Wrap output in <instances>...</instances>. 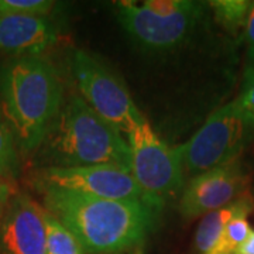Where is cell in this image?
I'll use <instances>...</instances> for the list:
<instances>
[{"instance_id": "30bf717a", "label": "cell", "mask_w": 254, "mask_h": 254, "mask_svg": "<svg viewBox=\"0 0 254 254\" xmlns=\"http://www.w3.org/2000/svg\"><path fill=\"white\" fill-rule=\"evenodd\" d=\"M46 209L27 193L11 196L0 220V247L4 254H47Z\"/></svg>"}, {"instance_id": "4fadbf2b", "label": "cell", "mask_w": 254, "mask_h": 254, "mask_svg": "<svg viewBox=\"0 0 254 254\" xmlns=\"http://www.w3.org/2000/svg\"><path fill=\"white\" fill-rule=\"evenodd\" d=\"M253 1L247 0H215L209 3L215 18L230 34L236 36L245 30L247 16Z\"/></svg>"}, {"instance_id": "e0dca14e", "label": "cell", "mask_w": 254, "mask_h": 254, "mask_svg": "<svg viewBox=\"0 0 254 254\" xmlns=\"http://www.w3.org/2000/svg\"><path fill=\"white\" fill-rule=\"evenodd\" d=\"M54 9V1L48 0H0V13L48 17Z\"/></svg>"}, {"instance_id": "ac0fdd59", "label": "cell", "mask_w": 254, "mask_h": 254, "mask_svg": "<svg viewBox=\"0 0 254 254\" xmlns=\"http://www.w3.org/2000/svg\"><path fill=\"white\" fill-rule=\"evenodd\" d=\"M247 120L254 126V68H247L245 79L242 83V91L236 98Z\"/></svg>"}, {"instance_id": "9c48e42d", "label": "cell", "mask_w": 254, "mask_h": 254, "mask_svg": "<svg viewBox=\"0 0 254 254\" xmlns=\"http://www.w3.org/2000/svg\"><path fill=\"white\" fill-rule=\"evenodd\" d=\"M250 173L240 158L192 177L180 196V212L187 219L225 208L249 190Z\"/></svg>"}, {"instance_id": "2e32d148", "label": "cell", "mask_w": 254, "mask_h": 254, "mask_svg": "<svg viewBox=\"0 0 254 254\" xmlns=\"http://www.w3.org/2000/svg\"><path fill=\"white\" fill-rule=\"evenodd\" d=\"M249 216H236L225 227L218 245L210 254H235L239 246L252 233V227L247 220Z\"/></svg>"}, {"instance_id": "52a82bcc", "label": "cell", "mask_w": 254, "mask_h": 254, "mask_svg": "<svg viewBox=\"0 0 254 254\" xmlns=\"http://www.w3.org/2000/svg\"><path fill=\"white\" fill-rule=\"evenodd\" d=\"M68 65L79 96L120 133L127 134L144 118L123 81L98 58L86 51L73 50Z\"/></svg>"}, {"instance_id": "6da1fadb", "label": "cell", "mask_w": 254, "mask_h": 254, "mask_svg": "<svg viewBox=\"0 0 254 254\" xmlns=\"http://www.w3.org/2000/svg\"><path fill=\"white\" fill-rule=\"evenodd\" d=\"M44 208L89 254H123L138 249L153 232L161 210L143 202L95 198L41 187Z\"/></svg>"}, {"instance_id": "5b68a950", "label": "cell", "mask_w": 254, "mask_h": 254, "mask_svg": "<svg viewBox=\"0 0 254 254\" xmlns=\"http://www.w3.org/2000/svg\"><path fill=\"white\" fill-rule=\"evenodd\" d=\"M254 140V126L237 100L216 109L203 126L180 145L185 175L196 177L216 167L236 161Z\"/></svg>"}, {"instance_id": "ba28073f", "label": "cell", "mask_w": 254, "mask_h": 254, "mask_svg": "<svg viewBox=\"0 0 254 254\" xmlns=\"http://www.w3.org/2000/svg\"><path fill=\"white\" fill-rule=\"evenodd\" d=\"M37 187L71 190L102 199L143 202L163 210L141 190L131 173L118 165L46 167L37 174Z\"/></svg>"}, {"instance_id": "ffe728a7", "label": "cell", "mask_w": 254, "mask_h": 254, "mask_svg": "<svg viewBox=\"0 0 254 254\" xmlns=\"http://www.w3.org/2000/svg\"><path fill=\"white\" fill-rule=\"evenodd\" d=\"M11 196H13V188L10 185L9 180L0 177V220L3 218V213L7 208Z\"/></svg>"}, {"instance_id": "5bb4252c", "label": "cell", "mask_w": 254, "mask_h": 254, "mask_svg": "<svg viewBox=\"0 0 254 254\" xmlns=\"http://www.w3.org/2000/svg\"><path fill=\"white\" fill-rule=\"evenodd\" d=\"M47 254H86L78 239L63 223L46 210Z\"/></svg>"}, {"instance_id": "7c38bea8", "label": "cell", "mask_w": 254, "mask_h": 254, "mask_svg": "<svg viewBox=\"0 0 254 254\" xmlns=\"http://www.w3.org/2000/svg\"><path fill=\"white\" fill-rule=\"evenodd\" d=\"M254 210V196L246 190L225 208L213 210L200 220L195 233V246L200 254H210L218 245L226 225L236 216H249Z\"/></svg>"}, {"instance_id": "44dd1931", "label": "cell", "mask_w": 254, "mask_h": 254, "mask_svg": "<svg viewBox=\"0 0 254 254\" xmlns=\"http://www.w3.org/2000/svg\"><path fill=\"white\" fill-rule=\"evenodd\" d=\"M235 254H254V230H252L249 237L239 246Z\"/></svg>"}, {"instance_id": "d6986e66", "label": "cell", "mask_w": 254, "mask_h": 254, "mask_svg": "<svg viewBox=\"0 0 254 254\" xmlns=\"http://www.w3.org/2000/svg\"><path fill=\"white\" fill-rule=\"evenodd\" d=\"M245 40L246 47H247V61H249L247 68H254V1L252 3L247 21H246Z\"/></svg>"}, {"instance_id": "7a4b0ae2", "label": "cell", "mask_w": 254, "mask_h": 254, "mask_svg": "<svg viewBox=\"0 0 254 254\" xmlns=\"http://www.w3.org/2000/svg\"><path fill=\"white\" fill-rule=\"evenodd\" d=\"M61 105L63 83L47 58L18 57L0 65V112L23 151L43 144Z\"/></svg>"}, {"instance_id": "9a60e30c", "label": "cell", "mask_w": 254, "mask_h": 254, "mask_svg": "<svg viewBox=\"0 0 254 254\" xmlns=\"http://www.w3.org/2000/svg\"><path fill=\"white\" fill-rule=\"evenodd\" d=\"M16 140L6 119L0 112V177L16 178L20 170Z\"/></svg>"}, {"instance_id": "7402d4cb", "label": "cell", "mask_w": 254, "mask_h": 254, "mask_svg": "<svg viewBox=\"0 0 254 254\" xmlns=\"http://www.w3.org/2000/svg\"><path fill=\"white\" fill-rule=\"evenodd\" d=\"M134 254H143V249H141V247H138L136 252H134Z\"/></svg>"}, {"instance_id": "3957f363", "label": "cell", "mask_w": 254, "mask_h": 254, "mask_svg": "<svg viewBox=\"0 0 254 254\" xmlns=\"http://www.w3.org/2000/svg\"><path fill=\"white\" fill-rule=\"evenodd\" d=\"M41 145L47 167L118 165L130 171V150L122 133L79 95L61 105Z\"/></svg>"}, {"instance_id": "8fae6325", "label": "cell", "mask_w": 254, "mask_h": 254, "mask_svg": "<svg viewBox=\"0 0 254 254\" xmlns=\"http://www.w3.org/2000/svg\"><path fill=\"white\" fill-rule=\"evenodd\" d=\"M58 41V30L48 17L0 13V53L18 57H43Z\"/></svg>"}, {"instance_id": "8992f818", "label": "cell", "mask_w": 254, "mask_h": 254, "mask_svg": "<svg viewBox=\"0 0 254 254\" xmlns=\"http://www.w3.org/2000/svg\"><path fill=\"white\" fill-rule=\"evenodd\" d=\"M130 150V173L141 190L164 209L165 203L181 195L185 171L180 145L171 147L157 136L143 118L126 134Z\"/></svg>"}, {"instance_id": "277c9868", "label": "cell", "mask_w": 254, "mask_h": 254, "mask_svg": "<svg viewBox=\"0 0 254 254\" xmlns=\"http://www.w3.org/2000/svg\"><path fill=\"white\" fill-rule=\"evenodd\" d=\"M116 17L128 37L143 50L153 53L181 47L196 30L205 13L200 1L145 0L119 1Z\"/></svg>"}]
</instances>
